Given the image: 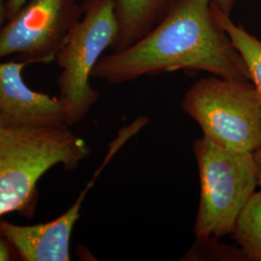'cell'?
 <instances>
[{
    "instance_id": "ba28073f",
    "label": "cell",
    "mask_w": 261,
    "mask_h": 261,
    "mask_svg": "<svg viewBox=\"0 0 261 261\" xmlns=\"http://www.w3.org/2000/svg\"><path fill=\"white\" fill-rule=\"evenodd\" d=\"M28 65L21 60L0 62V115L19 125H67L61 99L34 91L25 84L22 72Z\"/></svg>"
},
{
    "instance_id": "52a82bcc",
    "label": "cell",
    "mask_w": 261,
    "mask_h": 261,
    "mask_svg": "<svg viewBox=\"0 0 261 261\" xmlns=\"http://www.w3.org/2000/svg\"><path fill=\"white\" fill-rule=\"evenodd\" d=\"M98 169L64 214L45 224L19 225L0 221V233L24 261H69L71 236L86 195L101 174Z\"/></svg>"
},
{
    "instance_id": "e0dca14e",
    "label": "cell",
    "mask_w": 261,
    "mask_h": 261,
    "mask_svg": "<svg viewBox=\"0 0 261 261\" xmlns=\"http://www.w3.org/2000/svg\"><path fill=\"white\" fill-rule=\"evenodd\" d=\"M6 21L5 13V0H0V25Z\"/></svg>"
},
{
    "instance_id": "277c9868",
    "label": "cell",
    "mask_w": 261,
    "mask_h": 261,
    "mask_svg": "<svg viewBox=\"0 0 261 261\" xmlns=\"http://www.w3.org/2000/svg\"><path fill=\"white\" fill-rule=\"evenodd\" d=\"M182 110L224 148L253 153L261 145V105L251 82L201 79L187 90Z\"/></svg>"
},
{
    "instance_id": "30bf717a",
    "label": "cell",
    "mask_w": 261,
    "mask_h": 261,
    "mask_svg": "<svg viewBox=\"0 0 261 261\" xmlns=\"http://www.w3.org/2000/svg\"><path fill=\"white\" fill-rule=\"evenodd\" d=\"M214 16L219 24L231 40L247 66L250 81L253 84L261 105V40L235 23L229 14L219 9L212 2Z\"/></svg>"
},
{
    "instance_id": "2e32d148",
    "label": "cell",
    "mask_w": 261,
    "mask_h": 261,
    "mask_svg": "<svg viewBox=\"0 0 261 261\" xmlns=\"http://www.w3.org/2000/svg\"><path fill=\"white\" fill-rule=\"evenodd\" d=\"M253 158L256 165V171H257V181H258V188L261 191V145L253 152Z\"/></svg>"
},
{
    "instance_id": "9a60e30c",
    "label": "cell",
    "mask_w": 261,
    "mask_h": 261,
    "mask_svg": "<svg viewBox=\"0 0 261 261\" xmlns=\"http://www.w3.org/2000/svg\"><path fill=\"white\" fill-rule=\"evenodd\" d=\"M234 1L235 0H212V2L219 9L227 14H229L230 10L233 7Z\"/></svg>"
},
{
    "instance_id": "9c48e42d",
    "label": "cell",
    "mask_w": 261,
    "mask_h": 261,
    "mask_svg": "<svg viewBox=\"0 0 261 261\" xmlns=\"http://www.w3.org/2000/svg\"><path fill=\"white\" fill-rule=\"evenodd\" d=\"M118 25L112 48L118 51L146 35L179 0H113Z\"/></svg>"
},
{
    "instance_id": "5b68a950",
    "label": "cell",
    "mask_w": 261,
    "mask_h": 261,
    "mask_svg": "<svg viewBox=\"0 0 261 261\" xmlns=\"http://www.w3.org/2000/svg\"><path fill=\"white\" fill-rule=\"evenodd\" d=\"M83 18L72 28L58 50L56 62L59 98L65 109L66 124L82 121L100 98L89 80L98 61L117 36L113 0H84Z\"/></svg>"
},
{
    "instance_id": "8fae6325",
    "label": "cell",
    "mask_w": 261,
    "mask_h": 261,
    "mask_svg": "<svg viewBox=\"0 0 261 261\" xmlns=\"http://www.w3.org/2000/svg\"><path fill=\"white\" fill-rule=\"evenodd\" d=\"M231 236L245 260L261 261V191H255L244 206Z\"/></svg>"
},
{
    "instance_id": "7a4b0ae2",
    "label": "cell",
    "mask_w": 261,
    "mask_h": 261,
    "mask_svg": "<svg viewBox=\"0 0 261 261\" xmlns=\"http://www.w3.org/2000/svg\"><path fill=\"white\" fill-rule=\"evenodd\" d=\"M90 155L86 141L67 125L0 122V218L33 211L37 184L50 168L75 169Z\"/></svg>"
},
{
    "instance_id": "7c38bea8",
    "label": "cell",
    "mask_w": 261,
    "mask_h": 261,
    "mask_svg": "<svg viewBox=\"0 0 261 261\" xmlns=\"http://www.w3.org/2000/svg\"><path fill=\"white\" fill-rule=\"evenodd\" d=\"M219 240V238H196V242L181 260H245L241 249L236 244L227 245Z\"/></svg>"
},
{
    "instance_id": "8992f818",
    "label": "cell",
    "mask_w": 261,
    "mask_h": 261,
    "mask_svg": "<svg viewBox=\"0 0 261 261\" xmlns=\"http://www.w3.org/2000/svg\"><path fill=\"white\" fill-rule=\"evenodd\" d=\"M83 15L75 0H29L0 25V59L17 56L29 64H48Z\"/></svg>"
},
{
    "instance_id": "6da1fadb",
    "label": "cell",
    "mask_w": 261,
    "mask_h": 261,
    "mask_svg": "<svg viewBox=\"0 0 261 261\" xmlns=\"http://www.w3.org/2000/svg\"><path fill=\"white\" fill-rule=\"evenodd\" d=\"M178 70L251 82L242 56L215 18L212 0H179L146 35L102 56L92 77L120 84Z\"/></svg>"
},
{
    "instance_id": "3957f363",
    "label": "cell",
    "mask_w": 261,
    "mask_h": 261,
    "mask_svg": "<svg viewBox=\"0 0 261 261\" xmlns=\"http://www.w3.org/2000/svg\"><path fill=\"white\" fill-rule=\"evenodd\" d=\"M193 151L200 185L195 236L221 239L231 234L258 187L253 153L226 149L203 136L194 141Z\"/></svg>"
},
{
    "instance_id": "5bb4252c",
    "label": "cell",
    "mask_w": 261,
    "mask_h": 261,
    "mask_svg": "<svg viewBox=\"0 0 261 261\" xmlns=\"http://www.w3.org/2000/svg\"><path fill=\"white\" fill-rule=\"evenodd\" d=\"M13 251L14 249L9 241L0 233V261L11 260L13 256Z\"/></svg>"
},
{
    "instance_id": "4fadbf2b",
    "label": "cell",
    "mask_w": 261,
    "mask_h": 261,
    "mask_svg": "<svg viewBox=\"0 0 261 261\" xmlns=\"http://www.w3.org/2000/svg\"><path fill=\"white\" fill-rule=\"evenodd\" d=\"M29 0H5L6 20L12 19Z\"/></svg>"
}]
</instances>
